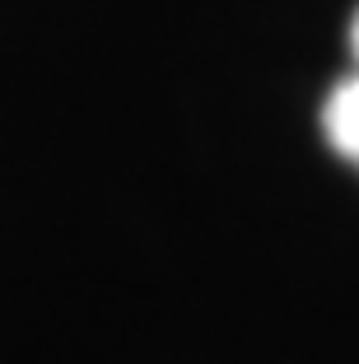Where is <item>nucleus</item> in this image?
I'll list each match as a JSON object with an SVG mask.
<instances>
[{
    "label": "nucleus",
    "instance_id": "f03ea898",
    "mask_svg": "<svg viewBox=\"0 0 359 364\" xmlns=\"http://www.w3.org/2000/svg\"><path fill=\"white\" fill-rule=\"evenodd\" d=\"M350 52H355V61H359V10H355V19H350Z\"/></svg>",
    "mask_w": 359,
    "mask_h": 364
},
{
    "label": "nucleus",
    "instance_id": "f257e3e1",
    "mask_svg": "<svg viewBox=\"0 0 359 364\" xmlns=\"http://www.w3.org/2000/svg\"><path fill=\"white\" fill-rule=\"evenodd\" d=\"M322 131H327L331 150L359 168V70L336 80V89L327 94V103H322Z\"/></svg>",
    "mask_w": 359,
    "mask_h": 364
}]
</instances>
